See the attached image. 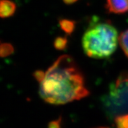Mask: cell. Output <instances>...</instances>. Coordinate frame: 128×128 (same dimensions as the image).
I'll return each instance as SVG.
<instances>
[{"label": "cell", "instance_id": "cell-3", "mask_svg": "<svg viewBox=\"0 0 128 128\" xmlns=\"http://www.w3.org/2000/svg\"><path fill=\"white\" fill-rule=\"evenodd\" d=\"M107 8L110 12L122 14L128 10L127 0H107Z\"/></svg>", "mask_w": 128, "mask_h": 128}, {"label": "cell", "instance_id": "cell-5", "mask_svg": "<svg viewBox=\"0 0 128 128\" xmlns=\"http://www.w3.org/2000/svg\"><path fill=\"white\" fill-rule=\"evenodd\" d=\"M59 25L62 30L69 35H70L74 32L76 28V22L70 20H60L59 21Z\"/></svg>", "mask_w": 128, "mask_h": 128}, {"label": "cell", "instance_id": "cell-1", "mask_svg": "<svg viewBox=\"0 0 128 128\" xmlns=\"http://www.w3.org/2000/svg\"><path fill=\"white\" fill-rule=\"evenodd\" d=\"M39 94L45 102L62 105L87 96L84 77L70 55L58 57L39 81Z\"/></svg>", "mask_w": 128, "mask_h": 128}, {"label": "cell", "instance_id": "cell-7", "mask_svg": "<svg viewBox=\"0 0 128 128\" xmlns=\"http://www.w3.org/2000/svg\"><path fill=\"white\" fill-rule=\"evenodd\" d=\"M68 40L66 37L58 36L54 41V47L58 50H63L66 48Z\"/></svg>", "mask_w": 128, "mask_h": 128}, {"label": "cell", "instance_id": "cell-4", "mask_svg": "<svg viewBox=\"0 0 128 128\" xmlns=\"http://www.w3.org/2000/svg\"><path fill=\"white\" fill-rule=\"evenodd\" d=\"M16 5L11 0H0V18H6L13 16Z\"/></svg>", "mask_w": 128, "mask_h": 128}, {"label": "cell", "instance_id": "cell-10", "mask_svg": "<svg viewBox=\"0 0 128 128\" xmlns=\"http://www.w3.org/2000/svg\"><path fill=\"white\" fill-rule=\"evenodd\" d=\"M103 128L102 127V128Z\"/></svg>", "mask_w": 128, "mask_h": 128}, {"label": "cell", "instance_id": "cell-2", "mask_svg": "<svg viewBox=\"0 0 128 128\" xmlns=\"http://www.w3.org/2000/svg\"><path fill=\"white\" fill-rule=\"evenodd\" d=\"M118 40L116 29L110 23L94 21L84 32L82 46L89 57L104 58L115 52Z\"/></svg>", "mask_w": 128, "mask_h": 128}, {"label": "cell", "instance_id": "cell-6", "mask_svg": "<svg viewBox=\"0 0 128 128\" xmlns=\"http://www.w3.org/2000/svg\"><path fill=\"white\" fill-rule=\"evenodd\" d=\"M119 42L124 52L128 57V29L120 34Z\"/></svg>", "mask_w": 128, "mask_h": 128}, {"label": "cell", "instance_id": "cell-11", "mask_svg": "<svg viewBox=\"0 0 128 128\" xmlns=\"http://www.w3.org/2000/svg\"><path fill=\"white\" fill-rule=\"evenodd\" d=\"M127 2H128V0H127Z\"/></svg>", "mask_w": 128, "mask_h": 128}, {"label": "cell", "instance_id": "cell-9", "mask_svg": "<svg viewBox=\"0 0 128 128\" xmlns=\"http://www.w3.org/2000/svg\"><path fill=\"white\" fill-rule=\"evenodd\" d=\"M62 1L64 2V3L67 4V5H71V4H73V3L78 2V0H62Z\"/></svg>", "mask_w": 128, "mask_h": 128}, {"label": "cell", "instance_id": "cell-8", "mask_svg": "<svg viewBox=\"0 0 128 128\" xmlns=\"http://www.w3.org/2000/svg\"><path fill=\"white\" fill-rule=\"evenodd\" d=\"M60 119L52 121L49 124V128H60Z\"/></svg>", "mask_w": 128, "mask_h": 128}]
</instances>
